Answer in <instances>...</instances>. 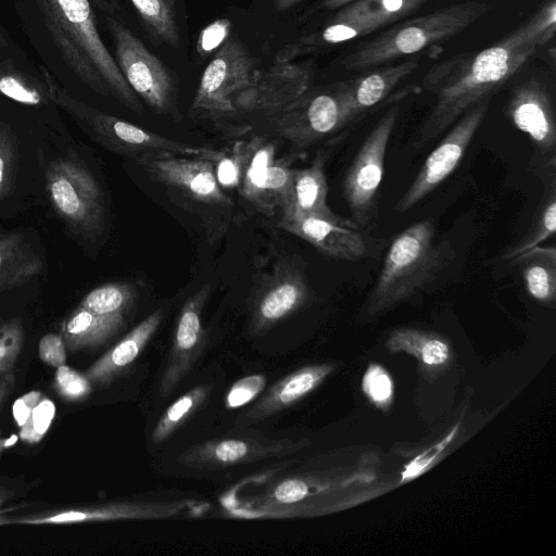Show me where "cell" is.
<instances>
[{"mask_svg": "<svg viewBox=\"0 0 556 556\" xmlns=\"http://www.w3.org/2000/svg\"><path fill=\"white\" fill-rule=\"evenodd\" d=\"M555 29L556 3L547 0L531 17L494 45L432 66L422 84L435 100L412 144L416 149L425 147L468 110L490 100L540 46L553 38Z\"/></svg>", "mask_w": 556, "mask_h": 556, "instance_id": "obj_1", "label": "cell"}, {"mask_svg": "<svg viewBox=\"0 0 556 556\" xmlns=\"http://www.w3.org/2000/svg\"><path fill=\"white\" fill-rule=\"evenodd\" d=\"M36 2L47 28L72 71L99 93L112 94L134 112H141L138 97L100 38L89 0Z\"/></svg>", "mask_w": 556, "mask_h": 556, "instance_id": "obj_2", "label": "cell"}, {"mask_svg": "<svg viewBox=\"0 0 556 556\" xmlns=\"http://www.w3.org/2000/svg\"><path fill=\"white\" fill-rule=\"evenodd\" d=\"M434 235L433 224L420 220L394 237L368 295V315L409 299L446 265L452 251L444 242H437Z\"/></svg>", "mask_w": 556, "mask_h": 556, "instance_id": "obj_3", "label": "cell"}, {"mask_svg": "<svg viewBox=\"0 0 556 556\" xmlns=\"http://www.w3.org/2000/svg\"><path fill=\"white\" fill-rule=\"evenodd\" d=\"M490 10L484 2L451 4L394 25L358 46L342 60L350 71L370 67L424 50L471 26Z\"/></svg>", "mask_w": 556, "mask_h": 556, "instance_id": "obj_4", "label": "cell"}, {"mask_svg": "<svg viewBox=\"0 0 556 556\" xmlns=\"http://www.w3.org/2000/svg\"><path fill=\"white\" fill-rule=\"evenodd\" d=\"M269 117L281 138L299 148L312 146L354 121L348 81L308 88Z\"/></svg>", "mask_w": 556, "mask_h": 556, "instance_id": "obj_5", "label": "cell"}, {"mask_svg": "<svg viewBox=\"0 0 556 556\" xmlns=\"http://www.w3.org/2000/svg\"><path fill=\"white\" fill-rule=\"evenodd\" d=\"M43 73L50 96L55 102L88 122L102 142L108 144L111 149L124 153L135 161L140 157L161 153L211 160L215 153V150L193 147L166 138L129 122L86 106L60 88L46 71H43Z\"/></svg>", "mask_w": 556, "mask_h": 556, "instance_id": "obj_6", "label": "cell"}, {"mask_svg": "<svg viewBox=\"0 0 556 556\" xmlns=\"http://www.w3.org/2000/svg\"><path fill=\"white\" fill-rule=\"evenodd\" d=\"M400 109L388 110L369 131L344 177L343 193L356 226H368L378 213V191L389 142Z\"/></svg>", "mask_w": 556, "mask_h": 556, "instance_id": "obj_7", "label": "cell"}, {"mask_svg": "<svg viewBox=\"0 0 556 556\" xmlns=\"http://www.w3.org/2000/svg\"><path fill=\"white\" fill-rule=\"evenodd\" d=\"M257 73L244 45L236 37L227 39L202 73L191 111L212 118L235 114L236 99L253 84Z\"/></svg>", "mask_w": 556, "mask_h": 556, "instance_id": "obj_8", "label": "cell"}, {"mask_svg": "<svg viewBox=\"0 0 556 556\" xmlns=\"http://www.w3.org/2000/svg\"><path fill=\"white\" fill-rule=\"evenodd\" d=\"M426 0H353L338 12L316 33L300 42L288 46L280 61H289L301 52L319 46L350 41L389 26L406 17Z\"/></svg>", "mask_w": 556, "mask_h": 556, "instance_id": "obj_9", "label": "cell"}, {"mask_svg": "<svg viewBox=\"0 0 556 556\" xmlns=\"http://www.w3.org/2000/svg\"><path fill=\"white\" fill-rule=\"evenodd\" d=\"M117 66L129 87L157 114L170 113L175 108L176 85L160 59L121 22L110 17Z\"/></svg>", "mask_w": 556, "mask_h": 556, "instance_id": "obj_10", "label": "cell"}, {"mask_svg": "<svg viewBox=\"0 0 556 556\" xmlns=\"http://www.w3.org/2000/svg\"><path fill=\"white\" fill-rule=\"evenodd\" d=\"M47 189L58 214L77 231L93 236L104 222L103 199L92 175L72 160L55 161L47 170Z\"/></svg>", "mask_w": 556, "mask_h": 556, "instance_id": "obj_11", "label": "cell"}, {"mask_svg": "<svg viewBox=\"0 0 556 556\" xmlns=\"http://www.w3.org/2000/svg\"><path fill=\"white\" fill-rule=\"evenodd\" d=\"M490 100H484L462 115L443 140L431 151L418 174L395 205L403 213L437 189L456 169L482 124Z\"/></svg>", "mask_w": 556, "mask_h": 556, "instance_id": "obj_12", "label": "cell"}, {"mask_svg": "<svg viewBox=\"0 0 556 556\" xmlns=\"http://www.w3.org/2000/svg\"><path fill=\"white\" fill-rule=\"evenodd\" d=\"M505 113L514 127L529 138L534 150L530 163L556 157L554 96L545 81L532 77L515 86Z\"/></svg>", "mask_w": 556, "mask_h": 556, "instance_id": "obj_13", "label": "cell"}, {"mask_svg": "<svg viewBox=\"0 0 556 556\" xmlns=\"http://www.w3.org/2000/svg\"><path fill=\"white\" fill-rule=\"evenodd\" d=\"M309 298L304 267L298 260L279 258L253 291L252 311L255 327L264 328L300 308Z\"/></svg>", "mask_w": 556, "mask_h": 556, "instance_id": "obj_14", "label": "cell"}, {"mask_svg": "<svg viewBox=\"0 0 556 556\" xmlns=\"http://www.w3.org/2000/svg\"><path fill=\"white\" fill-rule=\"evenodd\" d=\"M136 162L152 179L174 187L195 201L218 206L232 204L223 192L210 160L161 153L140 157Z\"/></svg>", "mask_w": 556, "mask_h": 556, "instance_id": "obj_15", "label": "cell"}, {"mask_svg": "<svg viewBox=\"0 0 556 556\" xmlns=\"http://www.w3.org/2000/svg\"><path fill=\"white\" fill-rule=\"evenodd\" d=\"M278 226L332 258L355 262L367 253L365 238L357 226L348 219L332 220L292 213L282 214Z\"/></svg>", "mask_w": 556, "mask_h": 556, "instance_id": "obj_16", "label": "cell"}, {"mask_svg": "<svg viewBox=\"0 0 556 556\" xmlns=\"http://www.w3.org/2000/svg\"><path fill=\"white\" fill-rule=\"evenodd\" d=\"M311 68L279 62L262 73L235 101V111H258L267 116L278 112L309 88Z\"/></svg>", "mask_w": 556, "mask_h": 556, "instance_id": "obj_17", "label": "cell"}, {"mask_svg": "<svg viewBox=\"0 0 556 556\" xmlns=\"http://www.w3.org/2000/svg\"><path fill=\"white\" fill-rule=\"evenodd\" d=\"M327 159L328 153L319 151L308 166L293 169L290 207L281 215L294 213L332 220L344 219L328 206Z\"/></svg>", "mask_w": 556, "mask_h": 556, "instance_id": "obj_18", "label": "cell"}, {"mask_svg": "<svg viewBox=\"0 0 556 556\" xmlns=\"http://www.w3.org/2000/svg\"><path fill=\"white\" fill-rule=\"evenodd\" d=\"M530 169L540 179L543 194L534 212L528 231L504 254L505 260L540 245L556 231V157L544 162L530 163Z\"/></svg>", "mask_w": 556, "mask_h": 556, "instance_id": "obj_19", "label": "cell"}, {"mask_svg": "<svg viewBox=\"0 0 556 556\" xmlns=\"http://www.w3.org/2000/svg\"><path fill=\"white\" fill-rule=\"evenodd\" d=\"M162 311H155L96 361L85 372L91 383L104 384L130 365L161 324Z\"/></svg>", "mask_w": 556, "mask_h": 556, "instance_id": "obj_20", "label": "cell"}, {"mask_svg": "<svg viewBox=\"0 0 556 556\" xmlns=\"http://www.w3.org/2000/svg\"><path fill=\"white\" fill-rule=\"evenodd\" d=\"M417 66L416 60H406L346 80L353 119L381 102Z\"/></svg>", "mask_w": 556, "mask_h": 556, "instance_id": "obj_21", "label": "cell"}, {"mask_svg": "<svg viewBox=\"0 0 556 556\" xmlns=\"http://www.w3.org/2000/svg\"><path fill=\"white\" fill-rule=\"evenodd\" d=\"M528 294L539 303L551 304L556 296V249L536 245L514 257Z\"/></svg>", "mask_w": 556, "mask_h": 556, "instance_id": "obj_22", "label": "cell"}, {"mask_svg": "<svg viewBox=\"0 0 556 556\" xmlns=\"http://www.w3.org/2000/svg\"><path fill=\"white\" fill-rule=\"evenodd\" d=\"M124 324V317L104 316L78 305L63 321L61 336L71 351L97 346L113 336Z\"/></svg>", "mask_w": 556, "mask_h": 556, "instance_id": "obj_23", "label": "cell"}, {"mask_svg": "<svg viewBox=\"0 0 556 556\" xmlns=\"http://www.w3.org/2000/svg\"><path fill=\"white\" fill-rule=\"evenodd\" d=\"M41 269L39 255L21 237L0 238V291L24 285Z\"/></svg>", "mask_w": 556, "mask_h": 556, "instance_id": "obj_24", "label": "cell"}, {"mask_svg": "<svg viewBox=\"0 0 556 556\" xmlns=\"http://www.w3.org/2000/svg\"><path fill=\"white\" fill-rule=\"evenodd\" d=\"M333 369V365H317L300 369L277 383L255 409L262 416L289 406L315 389Z\"/></svg>", "mask_w": 556, "mask_h": 556, "instance_id": "obj_25", "label": "cell"}, {"mask_svg": "<svg viewBox=\"0 0 556 556\" xmlns=\"http://www.w3.org/2000/svg\"><path fill=\"white\" fill-rule=\"evenodd\" d=\"M387 346L392 352H406L428 367L441 366L450 357V348L442 338L417 329L393 331Z\"/></svg>", "mask_w": 556, "mask_h": 556, "instance_id": "obj_26", "label": "cell"}, {"mask_svg": "<svg viewBox=\"0 0 556 556\" xmlns=\"http://www.w3.org/2000/svg\"><path fill=\"white\" fill-rule=\"evenodd\" d=\"M144 515L143 509L130 505H110L91 508H76L20 519L26 525H70L89 521L114 520Z\"/></svg>", "mask_w": 556, "mask_h": 556, "instance_id": "obj_27", "label": "cell"}, {"mask_svg": "<svg viewBox=\"0 0 556 556\" xmlns=\"http://www.w3.org/2000/svg\"><path fill=\"white\" fill-rule=\"evenodd\" d=\"M275 144L261 137L250 153L242 170L238 189L248 201L257 207L261 205L267 170L275 160Z\"/></svg>", "mask_w": 556, "mask_h": 556, "instance_id": "obj_28", "label": "cell"}, {"mask_svg": "<svg viewBox=\"0 0 556 556\" xmlns=\"http://www.w3.org/2000/svg\"><path fill=\"white\" fill-rule=\"evenodd\" d=\"M137 298V290L127 282H111L99 286L81 300L83 307L98 315L123 316Z\"/></svg>", "mask_w": 556, "mask_h": 556, "instance_id": "obj_29", "label": "cell"}, {"mask_svg": "<svg viewBox=\"0 0 556 556\" xmlns=\"http://www.w3.org/2000/svg\"><path fill=\"white\" fill-rule=\"evenodd\" d=\"M208 293L204 286L182 306L175 331L174 348L179 355H187L198 344L202 334L201 311Z\"/></svg>", "mask_w": 556, "mask_h": 556, "instance_id": "obj_30", "label": "cell"}, {"mask_svg": "<svg viewBox=\"0 0 556 556\" xmlns=\"http://www.w3.org/2000/svg\"><path fill=\"white\" fill-rule=\"evenodd\" d=\"M150 31L174 49L180 43L173 10L166 0H130Z\"/></svg>", "mask_w": 556, "mask_h": 556, "instance_id": "obj_31", "label": "cell"}, {"mask_svg": "<svg viewBox=\"0 0 556 556\" xmlns=\"http://www.w3.org/2000/svg\"><path fill=\"white\" fill-rule=\"evenodd\" d=\"M293 169L288 160L273 161L267 170L260 208L267 211L277 206L283 213L290 207Z\"/></svg>", "mask_w": 556, "mask_h": 556, "instance_id": "obj_32", "label": "cell"}, {"mask_svg": "<svg viewBox=\"0 0 556 556\" xmlns=\"http://www.w3.org/2000/svg\"><path fill=\"white\" fill-rule=\"evenodd\" d=\"M261 137L237 142L228 152L216 151L210 160L220 187L239 188L244 164Z\"/></svg>", "mask_w": 556, "mask_h": 556, "instance_id": "obj_33", "label": "cell"}, {"mask_svg": "<svg viewBox=\"0 0 556 556\" xmlns=\"http://www.w3.org/2000/svg\"><path fill=\"white\" fill-rule=\"evenodd\" d=\"M205 393L204 388H197L177 399L156 424L152 435L153 441L159 442L168 437L202 401Z\"/></svg>", "mask_w": 556, "mask_h": 556, "instance_id": "obj_34", "label": "cell"}, {"mask_svg": "<svg viewBox=\"0 0 556 556\" xmlns=\"http://www.w3.org/2000/svg\"><path fill=\"white\" fill-rule=\"evenodd\" d=\"M23 341L24 331L20 319L14 318L0 325V375L12 374Z\"/></svg>", "mask_w": 556, "mask_h": 556, "instance_id": "obj_35", "label": "cell"}, {"mask_svg": "<svg viewBox=\"0 0 556 556\" xmlns=\"http://www.w3.org/2000/svg\"><path fill=\"white\" fill-rule=\"evenodd\" d=\"M365 395L377 406L387 407L393 397V381L389 372L378 364H371L362 380Z\"/></svg>", "mask_w": 556, "mask_h": 556, "instance_id": "obj_36", "label": "cell"}, {"mask_svg": "<svg viewBox=\"0 0 556 556\" xmlns=\"http://www.w3.org/2000/svg\"><path fill=\"white\" fill-rule=\"evenodd\" d=\"M53 386L56 392L67 401H80L91 392V382L85 374L76 371L66 364L56 368Z\"/></svg>", "mask_w": 556, "mask_h": 556, "instance_id": "obj_37", "label": "cell"}, {"mask_svg": "<svg viewBox=\"0 0 556 556\" xmlns=\"http://www.w3.org/2000/svg\"><path fill=\"white\" fill-rule=\"evenodd\" d=\"M265 383L263 375H250L236 381L227 394V407L236 408L248 404L264 389Z\"/></svg>", "mask_w": 556, "mask_h": 556, "instance_id": "obj_38", "label": "cell"}, {"mask_svg": "<svg viewBox=\"0 0 556 556\" xmlns=\"http://www.w3.org/2000/svg\"><path fill=\"white\" fill-rule=\"evenodd\" d=\"M458 427H454L445 438L415 457L401 472V482L412 480L420 476L434 462V459L447 447L454 439Z\"/></svg>", "mask_w": 556, "mask_h": 556, "instance_id": "obj_39", "label": "cell"}, {"mask_svg": "<svg viewBox=\"0 0 556 556\" xmlns=\"http://www.w3.org/2000/svg\"><path fill=\"white\" fill-rule=\"evenodd\" d=\"M0 93L27 105H37L41 102L40 92L15 75H0Z\"/></svg>", "mask_w": 556, "mask_h": 556, "instance_id": "obj_40", "label": "cell"}, {"mask_svg": "<svg viewBox=\"0 0 556 556\" xmlns=\"http://www.w3.org/2000/svg\"><path fill=\"white\" fill-rule=\"evenodd\" d=\"M15 150L11 136L0 126V198L9 191L14 174Z\"/></svg>", "mask_w": 556, "mask_h": 556, "instance_id": "obj_41", "label": "cell"}, {"mask_svg": "<svg viewBox=\"0 0 556 556\" xmlns=\"http://www.w3.org/2000/svg\"><path fill=\"white\" fill-rule=\"evenodd\" d=\"M230 31V22L227 18L217 20L206 26L200 34L197 45V50L201 55H206L219 49V47L227 40Z\"/></svg>", "mask_w": 556, "mask_h": 556, "instance_id": "obj_42", "label": "cell"}, {"mask_svg": "<svg viewBox=\"0 0 556 556\" xmlns=\"http://www.w3.org/2000/svg\"><path fill=\"white\" fill-rule=\"evenodd\" d=\"M248 442L238 439L223 440L214 444L207 452L213 460L220 464H233L249 455Z\"/></svg>", "mask_w": 556, "mask_h": 556, "instance_id": "obj_43", "label": "cell"}, {"mask_svg": "<svg viewBox=\"0 0 556 556\" xmlns=\"http://www.w3.org/2000/svg\"><path fill=\"white\" fill-rule=\"evenodd\" d=\"M39 357L51 367H60L66 363V345L61 334L48 333L40 339Z\"/></svg>", "mask_w": 556, "mask_h": 556, "instance_id": "obj_44", "label": "cell"}, {"mask_svg": "<svg viewBox=\"0 0 556 556\" xmlns=\"http://www.w3.org/2000/svg\"><path fill=\"white\" fill-rule=\"evenodd\" d=\"M307 493L308 488L305 482L299 479H289L276 486L274 496L279 503L290 504L303 500Z\"/></svg>", "mask_w": 556, "mask_h": 556, "instance_id": "obj_45", "label": "cell"}, {"mask_svg": "<svg viewBox=\"0 0 556 556\" xmlns=\"http://www.w3.org/2000/svg\"><path fill=\"white\" fill-rule=\"evenodd\" d=\"M14 378L12 374L2 375L0 380V405L12 390Z\"/></svg>", "mask_w": 556, "mask_h": 556, "instance_id": "obj_46", "label": "cell"}, {"mask_svg": "<svg viewBox=\"0 0 556 556\" xmlns=\"http://www.w3.org/2000/svg\"><path fill=\"white\" fill-rule=\"evenodd\" d=\"M96 5L110 13V14H117L121 11V7L116 0H92Z\"/></svg>", "mask_w": 556, "mask_h": 556, "instance_id": "obj_47", "label": "cell"}, {"mask_svg": "<svg viewBox=\"0 0 556 556\" xmlns=\"http://www.w3.org/2000/svg\"><path fill=\"white\" fill-rule=\"evenodd\" d=\"M353 0H323L320 8L324 10H338Z\"/></svg>", "mask_w": 556, "mask_h": 556, "instance_id": "obj_48", "label": "cell"}, {"mask_svg": "<svg viewBox=\"0 0 556 556\" xmlns=\"http://www.w3.org/2000/svg\"><path fill=\"white\" fill-rule=\"evenodd\" d=\"M302 0H273V3L278 11H287L298 3H300Z\"/></svg>", "mask_w": 556, "mask_h": 556, "instance_id": "obj_49", "label": "cell"}, {"mask_svg": "<svg viewBox=\"0 0 556 556\" xmlns=\"http://www.w3.org/2000/svg\"><path fill=\"white\" fill-rule=\"evenodd\" d=\"M1 505V504H0Z\"/></svg>", "mask_w": 556, "mask_h": 556, "instance_id": "obj_50", "label": "cell"}]
</instances>
